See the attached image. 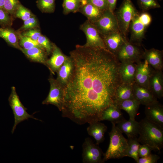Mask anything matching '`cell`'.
<instances>
[{"label":"cell","mask_w":163,"mask_h":163,"mask_svg":"<svg viewBox=\"0 0 163 163\" xmlns=\"http://www.w3.org/2000/svg\"><path fill=\"white\" fill-rule=\"evenodd\" d=\"M69 54L74 70L65 88L62 116L79 125L101 121L103 111L114 103L122 82L120 62L105 49L84 45H76Z\"/></svg>","instance_id":"6da1fadb"},{"label":"cell","mask_w":163,"mask_h":163,"mask_svg":"<svg viewBox=\"0 0 163 163\" xmlns=\"http://www.w3.org/2000/svg\"><path fill=\"white\" fill-rule=\"evenodd\" d=\"M139 123L138 140L141 144H147L155 150L163 148V128L146 117Z\"/></svg>","instance_id":"7a4b0ae2"},{"label":"cell","mask_w":163,"mask_h":163,"mask_svg":"<svg viewBox=\"0 0 163 163\" xmlns=\"http://www.w3.org/2000/svg\"><path fill=\"white\" fill-rule=\"evenodd\" d=\"M111 123V129L108 133L110 137L109 145L107 150L103 154L104 162L111 159H120L127 157V139L123 136V133L116 126V124Z\"/></svg>","instance_id":"3957f363"},{"label":"cell","mask_w":163,"mask_h":163,"mask_svg":"<svg viewBox=\"0 0 163 163\" xmlns=\"http://www.w3.org/2000/svg\"><path fill=\"white\" fill-rule=\"evenodd\" d=\"M152 21L151 15L146 11L138 12L131 20L129 26L130 36L129 41L141 45L146 30Z\"/></svg>","instance_id":"277c9868"},{"label":"cell","mask_w":163,"mask_h":163,"mask_svg":"<svg viewBox=\"0 0 163 163\" xmlns=\"http://www.w3.org/2000/svg\"><path fill=\"white\" fill-rule=\"evenodd\" d=\"M138 12L131 0H123L114 13L117 21L119 32L126 39L130 23Z\"/></svg>","instance_id":"5b68a950"},{"label":"cell","mask_w":163,"mask_h":163,"mask_svg":"<svg viewBox=\"0 0 163 163\" xmlns=\"http://www.w3.org/2000/svg\"><path fill=\"white\" fill-rule=\"evenodd\" d=\"M8 101L13 111L14 119V124L11 130L12 133L14 132L17 125L22 121L27 120L29 118L40 120L27 113V108L20 101L14 86L11 88V92L8 98Z\"/></svg>","instance_id":"8992f818"},{"label":"cell","mask_w":163,"mask_h":163,"mask_svg":"<svg viewBox=\"0 0 163 163\" xmlns=\"http://www.w3.org/2000/svg\"><path fill=\"white\" fill-rule=\"evenodd\" d=\"M92 23L102 37L111 33L120 32L114 13L109 9L104 11L100 18Z\"/></svg>","instance_id":"52a82bcc"},{"label":"cell","mask_w":163,"mask_h":163,"mask_svg":"<svg viewBox=\"0 0 163 163\" xmlns=\"http://www.w3.org/2000/svg\"><path fill=\"white\" fill-rule=\"evenodd\" d=\"M143 52L140 46L127 40L121 46L116 57L120 62L128 61L137 64L142 59Z\"/></svg>","instance_id":"ba28073f"},{"label":"cell","mask_w":163,"mask_h":163,"mask_svg":"<svg viewBox=\"0 0 163 163\" xmlns=\"http://www.w3.org/2000/svg\"><path fill=\"white\" fill-rule=\"evenodd\" d=\"M48 80L50 85V91L42 103L54 105L61 111L64 103L65 88L53 77H50Z\"/></svg>","instance_id":"9c48e42d"},{"label":"cell","mask_w":163,"mask_h":163,"mask_svg":"<svg viewBox=\"0 0 163 163\" xmlns=\"http://www.w3.org/2000/svg\"><path fill=\"white\" fill-rule=\"evenodd\" d=\"M82 160L83 163H103V153L90 138H86L82 145Z\"/></svg>","instance_id":"30bf717a"},{"label":"cell","mask_w":163,"mask_h":163,"mask_svg":"<svg viewBox=\"0 0 163 163\" xmlns=\"http://www.w3.org/2000/svg\"><path fill=\"white\" fill-rule=\"evenodd\" d=\"M79 29L83 31L86 37V41L84 46L105 49L102 37L92 23L87 20L80 25Z\"/></svg>","instance_id":"8fae6325"},{"label":"cell","mask_w":163,"mask_h":163,"mask_svg":"<svg viewBox=\"0 0 163 163\" xmlns=\"http://www.w3.org/2000/svg\"><path fill=\"white\" fill-rule=\"evenodd\" d=\"M134 98L140 104L145 106L156 103L158 101L149 89L139 86L135 82L133 85Z\"/></svg>","instance_id":"7c38bea8"},{"label":"cell","mask_w":163,"mask_h":163,"mask_svg":"<svg viewBox=\"0 0 163 163\" xmlns=\"http://www.w3.org/2000/svg\"><path fill=\"white\" fill-rule=\"evenodd\" d=\"M102 37L105 49L115 56L122 45L127 40L120 32L111 33Z\"/></svg>","instance_id":"4fadbf2b"},{"label":"cell","mask_w":163,"mask_h":163,"mask_svg":"<svg viewBox=\"0 0 163 163\" xmlns=\"http://www.w3.org/2000/svg\"><path fill=\"white\" fill-rule=\"evenodd\" d=\"M149 88L155 97L161 99L163 97V73L162 71L152 68L149 78Z\"/></svg>","instance_id":"5bb4252c"},{"label":"cell","mask_w":163,"mask_h":163,"mask_svg":"<svg viewBox=\"0 0 163 163\" xmlns=\"http://www.w3.org/2000/svg\"><path fill=\"white\" fill-rule=\"evenodd\" d=\"M136 64L135 83L138 85L147 88L152 68L145 60L141 61Z\"/></svg>","instance_id":"9a60e30c"},{"label":"cell","mask_w":163,"mask_h":163,"mask_svg":"<svg viewBox=\"0 0 163 163\" xmlns=\"http://www.w3.org/2000/svg\"><path fill=\"white\" fill-rule=\"evenodd\" d=\"M136 64L130 61L120 62L119 71L122 82L133 84L135 82Z\"/></svg>","instance_id":"2e32d148"},{"label":"cell","mask_w":163,"mask_h":163,"mask_svg":"<svg viewBox=\"0 0 163 163\" xmlns=\"http://www.w3.org/2000/svg\"><path fill=\"white\" fill-rule=\"evenodd\" d=\"M163 51L154 48L145 49L142 59L146 61L154 69L162 70L163 68Z\"/></svg>","instance_id":"e0dca14e"},{"label":"cell","mask_w":163,"mask_h":163,"mask_svg":"<svg viewBox=\"0 0 163 163\" xmlns=\"http://www.w3.org/2000/svg\"><path fill=\"white\" fill-rule=\"evenodd\" d=\"M52 55L46 61V66L52 74L56 72L64 63L67 56L62 52L55 43H53Z\"/></svg>","instance_id":"ac0fdd59"},{"label":"cell","mask_w":163,"mask_h":163,"mask_svg":"<svg viewBox=\"0 0 163 163\" xmlns=\"http://www.w3.org/2000/svg\"><path fill=\"white\" fill-rule=\"evenodd\" d=\"M145 113L147 119L163 128V106L158 101L145 106Z\"/></svg>","instance_id":"d6986e66"},{"label":"cell","mask_w":163,"mask_h":163,"mask_svg":"<svg viewBox=\"0 0 163 163\" xmlns=\"http://www.w3.org/2000/svg\"><path fill=\"white\" fill-rule=\"evenodd\" d=\"M74 65L70 56H67L63 64L57 72V80L65 88L72 75Z\"/></svg>","instance_id":"ffe728a7"},{"label":"cell","mask_w":163,"mask_h":163,"mask_svg":"<svg viewBox=\"0 0 163 163\" xmlns=\"http://www.w3.org/2000/svg\"><path fill=\"white\" fill-rule=\"evenodd\" d=\"M121 110L116 103L110 105L103 111L101 121L107 120L116 124L124 120L125 119Z\"/></svg>","instance_id":"44dd1931"},{"label":"cell","mask_w":163,"mask_h":163,"mask_svg":"<svg viewBox=\"0 0 163 163\" xmlns=\"http://www.w3.org/2000/svg\"><path fill=\"white\" fill-rule=\"evenodd\" d=\"M87 128V131L89 136L93 137L98 145L104 140V135L107 128L104 123L97 121L91 123Z\"/></svg>","instance_id":"7402d4cb"},{"label":"cell","mask_w":163,"mask_h":163,"mask_svg":"<svg viewBox=\"0 0 163 163\" xmlns=\"http://www.w3.org/2000/svg\"><path fill=\"white\" fill-rule=\"evenodd\" d=\"M20 50L32 61L46 66L48 55L45 50L41 47L36 46L27 50L21 48Z\"/></svg>","instance_id":"603a6c76"},{"label":"cell","mask_w":163,"mask_h":163,"mask_svg":"<svg viewBox=\"0 0 163 163\" xmlns=\"http://www.w3.org/2000/svg\"><path fill=\"white\" fill-rule=\"evenodd\" d=\"M133 85L121 82L117 87L115 92V102L134 99Z\"/></svg>","instance_id":"cb8c5ba5"},{"label":"cell","mask_w":163,"mask_h":163,"mask_svg":"<svg viewBox=\"0 0 163 163\" xmlns=\"http://www.w3.org/2000/svg\"><path fill=\"white\" fill-rule=\"evenodd\" d=\"M117 124L116 126L123 133L126 134L127 137H137L138 135L139 123L135 119H125Z\"/></svg>","instance_id":"d4e9b609"},{"label":"cell","mask_w":163,"mask_h":163,"mask_svg":"<svg viewBox=\"0 0 163 163\" xmlns=\"http://www.w3.org/2000/svg\"><path fill=\"white\" fill-rule=\"evenodd\" d=\"M104 11L89 3L81 5L78 12L82 14L91 23L97 21L101 16Z\"/></svg>","instance_id":"484cf974"},{"label":"cell","mask_w":163,"mask_h":163,"mask_svg":"<svg viewBox=\"0 0 163 163\" xmlns=\"http://www.w3.org/2000/svg\"><path fill=\"white\" fill-rule=\"evenodd\" d=\"M116 104L120 110H123L127 113L129 119H135L140 105L138 101L134 98L124 100Z\"/></svg>","instance_id":"4316f807"},{"label":"cell","mask_w":163,"mask_h":163,"mask_svg":"<svg viewBox=\"0 0 163 163\" xmlns=\"http://www.w3.org/2000/svg\"><path fill=\"white\" fill-rule=\"evenodd\" d=\"M0 37L8 45L21 50V47L19 45L17 35L13 30L8 28L0 27Z\"/></svg>","instance_id":"83f0119b"},{"label":"cell","mask_w":163,"mask_h":163,"mask_svg":"<svg viewBox=\"0 0 163 163\" xmlns=\"http://www.w3.org/2000/svg\"><path fill=\"white\" fill-rule=\"evenodd\" d=\"M127 139L128 144L127 157L133 158L136 163L139 158L138 150L140 144L136 136L129 137Z\"/></svg>","instance_id":"f1b7e54d"},{"label":"cell","mask_w":163,"mask_h":163,"mask_svg":"<svg viewBox=\"0 0 163 163\" xmlns=\"http://www.w3.org/2000/svg\"><path fill=\"white\" fill-rule=\"evenodd\" d=\"M81 5L80 0H63V13L66 15L78 12Z\"/></svg>","instance_id":"f546056e"},{"label":"cell","mask_w":163,"mask_h":163,"mask_svg":"<svg viewBox=\"0 0 163 163\" xmlns=\"http://www.w3.org/2000/svg\"><path fill=\"white\" fill-rule=\"evenodd\" d=\"M55 0H37V5L43 13H53L55 8Z\"/></svg>","instance_id":"4dcf8cb0"},{"label":"cell","mask_w":163,"mask_h":163,"mask_svg":"<svg viewBox=\"0 0 163 163\" xmlns=\"http://www.w3.org/2000/svg\"><path fill=\"white\" fill-rule=\"evenodd\" d=\"M18 35L19 39V45L21 48L27 50L36 46L41 47L37 41L34 40L28 37L24 36L21 34H19Z\"/></svg>","instance_id":"1f68e13d"},{"label":"cell","mask_w":163,"mask_h":163,"mask_svg":"<svg viewBox=\"0 0 163 163\" xmlns=\"http://www.w3.org/2000/svg\"><path fill=\"white\" fill-rule=\"evenodd\" d=\"M139 8L143 11L160 7L157 0H137Z\"/></svg>","instance_id":"d6a6232c"},{"label":"cell","mask_w":163,"mask_h":163,"mask_svg":"<svg viewBox=\"0 0 163 163\" xmlns=\"http://www.w3.org/2000/svg\"><path fill=\"white\" fill-rule=\"evenodd\" d=\"M37 42L39 45L46 51L48 55L52 53L53 43L46 37L41 35L38 38Z\"/></svg>","instance_id":"836d02e7"},{"label":"cell","mask_w":163,"mask_h":163,"mask_svg":"<svg viewBox=\"0 0 163 163\" xmlns=\"http://www.w3.org/2000/svg\"><path fill=\"white\" fill-rule=\"evenodd\" d=\"M16 17L24 21L33 16L31 11L20 4L15 13Z\"/></svg>","instance_id":"e575fe53"},{"label":"cell","mask_w":163,"mask_h":163,"mask_svg":"<svg viewBox=\"0 0 163 163\" xmlns=\"http://www.w3.org/2000/svg\"><path fill=\"white\" fill-rule=\"evenodd\" d=\"M20 4L19 0H5L3 8L9 14H13Z\"/></svg>","instance_id":"d590c367"},{"label":"cell","mask_w":163,"mask_h":163,"mask_svg":"<svg viewBox=\"0 0 163 163\" xmlns=\"http://www.w3.org/2000/svg\"><path fill=\"white\" fill-rule=\"evenodd\" d=\"M9 14L4 8H0V26L5 27L9 25L11 19Z\"/></svg>","instance_id":"8d00e7d4"},{"label":"cell","mask_w":163,"mask_h":163,"mask_svg":"<svg viewBox=\"0 0 163 163\" xmlns=\"http://www.w3.org/2000/svg\"><path fill=\"white\" fill-rule=\"evenodd\" d=\"M160 158V156L156 154H150L148 156L139 158L137 163H156Z\"/></svg>","instance_id":"74e56055"},{"label":"cell","mask_w":163,"mask_h":163,"mask_svg":"<svg viewBox=\"0 0 163 163\" xmlns=\"http://www.w3.org/2000/svg\"><path fill=\"white\" fill-rule=\"evenodd\" d=\"M155 150L152 147L147 144H140L138 156L139 158H142L148 156L151 154L152 150Z\"/></svg>","instance_id":"f35d334b"},{"label":"cell","mask_w":163,"mask_h":163,"mask_svg":"<svg viewBox=\"0 0 163 163\" xmlns=\"http://www.w3.org/2000/svg\"><path fill=\"white\" fill-rule=\"evenodd\" d=\"M37 19L33 16L24 21V24L20 29L22 30L32 29L36 27L37 26Z\"/></svg>","instance_id":"ab89813d"},{"label":"cell","mask_w":163,"mask_h":163,"mask_svg":"<svg viewBox=\"0 0 163 163\" xmlns=\"http://www.w3.org/2000/svg\"><path fill=\"white\" fill-rule=\"evenodd\" d=\"M86 2L92 4L103 11L108 9L107 0H87Z\"/></svg>","instance_id":"60d3db41"},{"label":"cell","mask_w":163,"mask_h":163,"mask_svg":"<svg viewBox=\"0 0 163 163\" xmlns=\"http://www.w3.org/2000/svg\"><path fill=\"white\" fill-rule=\"evenodd\" d=\"M21 34L36 41H37L39 37L41 35L40 30L35 29H29L28 30L23 33Z\"/></svg>","instance_id":"b9f144b4"},{"label":"cell","mask_w":163,"mask_h":163,"mask_svg":"<svg viewBox=\"0 0 163 163\" xmlns=\"http://www.w3.org/2000/svg\"><path fill=\"white\" fill-rule=\"evenodd\" d=\"M108 4V9L112 12H114L116 8L117 0H107Z\"/></svg>","instance_id":"7bdbcfd3"},{"label":"cell","mask_w":163,"mask_h":163,"mask_svg":"<svg viewBox=\"0 0 163 163\" xmlns=\"http://www.w3.org/2000/svg\"><path fill=\"white\" fill-rule=\"evenodd\" d=\"M5 0H0V8H3Z\"/></svg>","instance_id":"ee69618b"},{"label":"cell","mask_w":163,"mask_h":163,"mask_svg":"<svg viewBox=\"0 0 163 163\" xmlns=\"http://www.w3.org/2000/svg\"><path fill=\"white\" fill-rule=\"evenodd\" d=\"M82 3V5L83 4H85L87 3L86 1L87 0H80Z\"/></svg>","instance_id":"f6af8a7d"}]
</instances>
